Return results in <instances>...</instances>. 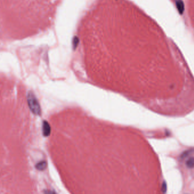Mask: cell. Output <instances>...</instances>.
<instances>
[{"mask_svg": "<svg viewBox=\"0 0 194 194\" xmlns=\"http://www.w3.org/2000/svg\"><path fill=\"white\" fill-rule=\"evenodd\" d=\"M27 102L30 109L32 112L36 115H40L41 113V107L38 101L32 92H29L27 95Z\"/></svg>", "mask_w": 194, "mask_h": 194, "instance_id": "obj_1", "label": "cell"}, {"mask_svg": "<svg viewBox=\"0 0 194 194\" xmlns=\"http://www.w3.org/2000/svg\"><path fill=\"white\" fill-rule=\"evenodd\" d=\"M43 134L44 136H48L51 133V127L47 121H44L42 127Z\"/></svg>", "mask_w": 194, "mask_h": 194, "instance_id": "obj_2", "label": "cell"}, {"mask_svg": "<svg viewBox=\"0 0 194 194\" xmlns=\"http://www.w3.org/2000/svg\"><path fill=\"white\" fill-rule=\"evenodd\" d=\"M176 4L179 12L182 14L184 11V3L183 2L182 0H176Z\"/></svg>", "mask_w": 194, "mask_h": 194, "instance_id": "obj_3", "label": "cell"}, {"mask_svg": "<svg viewBox=\"0 0 194 194\" xmlns=\"http://www.w3.org/2000/svg\"><path fill=\"white\" fill-rule=\"evenodd\" d=\"M46 166H47V162L45 161H43L41 162H39L36 165V168L39 170H44L46 168Z\"/></svg>", "mask_w": 194, "mask_h": 194, "instance_id": "obj_4", "label": "cell"}, {"mask_svg": "<svg viewBox=\"0 0 194 194\" xmlns=\"http://www.w3.org/2000/svg\"><path fill=\"white\" fill-rule=\"evenodd\" d=\"M77 43H78V39L77 38H75L73 40V46L75 47H76L77 45Z\"/></svg>", "mask_w": 194, "mask_h": 194, "instance_id": "obj_5", "label": "cell"}]
</instances>
